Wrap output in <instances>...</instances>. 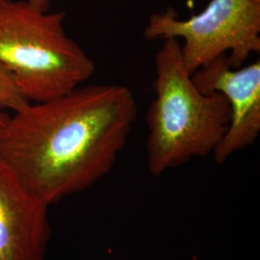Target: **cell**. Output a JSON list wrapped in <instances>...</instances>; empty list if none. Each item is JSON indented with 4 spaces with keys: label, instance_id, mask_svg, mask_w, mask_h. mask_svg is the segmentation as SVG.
I'll use <instances>...</instances> for the list:
<instances>
[{
    "label": "cell",
    "instance_id": "9",
    "mask_svg": "<svg viewBox=\"0 0 260 260\" xmlns=\"http://www.w3.org/2000/svg\"><path fill=\"white\" fill-rule=\"evenodd\" d=\"M28 2L37 9L47 12L50 8V0H27Z\"/></svg>",
    "mask_w": 260,
    "mask_h": 260
},
{
    "label": "cell",
    "instance_id": "4",
    "mask_svg": "<svg viewBox=\"0 0 260 260\" xmlns=\"http://www.w3.org/2000/svg\"><path fill=\"white\" fill-rule=\"evenodd\" d=\"M147 40L181 38L187 71L197 70L225 55L231 67H241L260 51V0H210L204 11L182 20L175 10L152 14L144 30Z\"/></svg>",
    "mask_w": 260,
    "mask_h": 260
},
{
    "label": "cell",
    "instance_id": "8",
    "mask_svg": "<svg viewBox=\"0 0 260 260\" xmlns=\"http://www.w3.org/2000/svg\"><path fill=\"white\" fill-rule=\"evenodd\" d=\"M10 119H11L10 115H8L5 111L0 110V140L4 137V135L7 131Z\"/></svg>",
    "mask_w": 260,
    "mask_h": 260
},
{
    "label": "cell",
    "instance_id": "5",
    "mask_svg": "<svg viewBox=\"0 0 260 260\" xmlns=\"http://www.w3.org/2000/svg\"><path fill=\"white\" fill-rule=\"evenodd\" d=\"M191 76L202 93H222L231 105V124L213 151L215 162L223 164L234 152L251 146L259 135L260 62L234 69L228 55H222Z\"/></svg>",
    "mask_w": 260,
    "mask_h": 260
},
{
    "label": "cell",
    "instance_id": "7",
    "mask_svg": "<svg viewBox=\"0 0 260 260\" xmlns=\"http://www.w3.org/2000/svg\"><path fill=\"white\" fill-rule=\"evenodd\" d=\"M30 102L19 90L14 77L0 66V110L19 111Z\"/></svg>",
    "mask_w": 260,
    "mask_h": 260
},
{
    "label": "cell",
    "instance_id": "3",
    "mask_svg": "<svg viewBox=\"0 0 260 260\" xmlns=\"http://www.w3.org/2000/svg\"><path fill=\"white\" fill-rule=\"evenodd\" d=\"M65 18L27 0H0V66L30 103L69 93L95 71L92 58L68 36Z\"/></svg>",
    "mask_w": 260,
    "mask_h": 260
},
{
    "label": "cell",
    "instance_id": "2",
    "mask_svg": "<svg viewBox=\"0 0 260 260\" xmlns=\"http://www.w3.org/2000/svg\"><path fill=\"white\" fill-rule=\"evenodd\" d=\"M154 64L155 99L146 115L147 158L149 172L159 177L213 153L231 124L232 109L222 93H202L196 87L177 39L164 40Z\"/></svg>",
    "mask_w": 260,
    "mask_h": 260
},
{
    "label": "cell",
    "instance_id": "6",
    "mask_svg": "<svg viewBox=\"0 0 260 260\" xmlns=\"http://www.w3.org/2000/svg\"><path fill=\"white\" fill-rule=\"evenodd\" d=\"M48 205L29 194L0 159V260H47Z\"/></svg>",
    "mask_w": 260,
    "mask_h": 260
},
{
    "label": "cell",
    "instance_id": "1",
    "mask_svg": "<svg viewBox=\"0 0 260 260\" xmlns=\"http://www.w3.org/2000/svg\"><path fill=\"white\" fill-rule=\"evenodd\" d=\"M137 113L125 86H79L15 112L0 140V159L29 194L49 206L111 171Z\"/></svg>",
    "mask_w": 260,
    "mask_h": 260
}]
</instances>
